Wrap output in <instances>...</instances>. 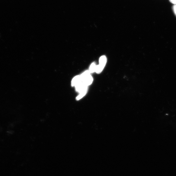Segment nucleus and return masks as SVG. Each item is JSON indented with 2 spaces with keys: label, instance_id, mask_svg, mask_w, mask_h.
<instances>
[{
  "label": "nucleus",
  "instance_id": "1",
  "mask_svg": "<svg viewBox=\"0 0 176 176\" xmlns=\"http://www.w3.org/2000/svg\"><path fill=\"white\" fill-rule=\"evenodd\" d=\"M90 73L89 71H86L80 76L82 82L87 86L91 85L93 81Z\"/></svg>",
  "mask_w": 176,
  "mask_h": 176
},
{
  "label": "nucleus",
  "instance_id": "4",
  "mask_svg": "<svg viewBox=\"0 0 176 176\" xmlns=\"http://www.w3.org/2000/svg\"><path fill=\"white\" fill-rule=\"evenodd\" d=\"M87 91L88 90H86L80 92L79 95L77 97L76 100H79L82 98L83 97L85 96L86 93H87Z\"/></svg>",
  "mask_w": 176,
  "mask_h": 176
},
{
  "label": "nucleus",
  "instance_id": "2",
  "mask_svg": "<svg viewBox=\"0 0 176 176\" xmlns=\"http://www.w3.org/2000/svg\"><path fill=\"white\" fill-rule=\"evenodd\" d=\"M82 82L81 78L80 76H77L75 77L71 82V85L72 86H76L78 84Z\"/></svg>",
  "mask_w": 176,
  "mask_h": 176
},
{
  "label": "nucleus",
  "instance_id": "8",
  "mask_svg": "<svg viewBox=\"0 0 176 176\" xmlns=\"http://www.w3.org/2000/svg\"><path fill=\"white\" fill-rule=\"evenodd\" d=\"M169 1L171 3L176 5V0H169Z\"/></svg>",
  "mask_w": 176,
  "mask_h": 176
},
{
  "label": "nucleus",
  "instance_id": "6",
  "mask_svg": "<svg viewBox=\"0 0 176 176\" xmlns=\"http://www.w3.org/2000/svg\"><path fill=\"white\" fill-rule=\"evenodd\" d=\"M103 69L104 68L102 67V66H101L99 65H97L95 72L98 74H100L101 72H102Z\"/></svg>",
  "mask_w": 176,
  "mask_h": 176
},
{
  "label": "nucleus",
  "instance_id": "3",
  "mask_svg": "<svg viewBox=\"0 0 176 176\" xmlns=\"http://www.w3.org/2000/svg\"><path fill=\"white\" fill-rule=\"evenodd\" d=\"M107 62V58L105 56H102L100 58L99 65L104 68Z\"/></svg>",
  "mask_w": 176,
  "mask_h": 176
},
{
  "label": "nucleus",
  "instance_id": "7",
  "mask_svg": "<svg viewBox=\"0 0 176 176\" xmlns=\"http://www.w3.org/2000/svg\"><path fill=\"white\" fill-rule=\"evenodd\" d=\"M173 9L174 13L176 16V5H175L173 7Z\"/></svg>",
  "mask_w": 176,
  "mask_h": 176
},
{
  "label": "nucleus",
  "instance_id": "5",
  "mask_svg": "<svg viewBox=\"0 0 176 176\" xmlns=\"http://www.w3.org/2000/svg\"><path fill=\"white\" fill-rule=\"evenodd\" d=\"M96 66L95 63H92L90 66V68H89V72L90 73H93L95 72Z\"/></svg>",
  "mask_w": 176,
  "mask_h": 176
}]
</instances>
